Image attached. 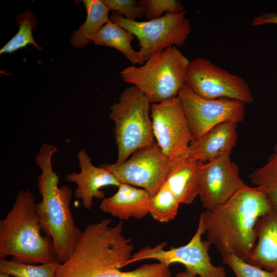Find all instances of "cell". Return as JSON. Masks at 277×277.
<instances>
[{
  "label": "cell",
  "mask_w": 277,
  "mask_h": 277,
  "mask_svg": "<svg viewBox=\"0 0 277 277\" xmlns=\"http://www.w3.org/2000/svg\"><path fill=\"white\" fill-rule=\"evenodd\" d=\"M16 24L19 29L15 35L0 50V53H11L18 49L31 44L36 49L42 50V48L37 44L32 35V30L37 25V19L31 10L22 13L16 17Z\"/></svg>",
  "instance_id": "44dd1931"
},
{
  "label": "cell",
  "mask_w": 277,
  "mask_h": 277,
  "mask_svg": "<svg viewBox=\"0 0 277 277\" xmlns=\"http://www.w3.org/2000/svg\"><path fill=\"white\" fill-rule=\"evenodd\" d=\"M109 10L116 11L127 19L135 21L144 16L143 10L136 0H104Z\"/></svg>",
  "instance_id": "4316f807"
},
{
  "label": "cell",
  "mask_w": 277,
  "mask_h": 277,
  "mask_svg": "<svg viewBox=\"0 0 277 277\" xmlns=\"http://www.w3.org/2000/svg\"><path fill=\"white\" fill-rule=\"evenodd\" d=\"M269 24H277L276 13L269 12L263 13L259 16L255 17L252 21V24L254 26Z\"/></svg>",
  "instance_id": "83f0119b"
},
{
  "label": "cell",
  "mask_w": 277,
  "mask_h": 277,
  "mask_svg": "<svg viewBox=\"0 0 277 277\" xmlns=\"http://www.w3.org/2000/svg\"><path fill=\"white\" fill-rule=\"evenodd\" d=\"M275 153L272 155L271 156L272 157L274 160L277 161V143L275 145L274 147Z\"/></svg>",
  "instance_id": "f546056e"
},
{
  "label": "cell",
  "mask_w": 277,
  "mask_h": 277,
  "mask_svg": "<svg viewBox=\"0 0 277 277\" xmlns=\"http://www.w3.org/2000/svg\"><path fill=\"white\" fill-rule=\"evenodd\" d=\"M176 277H196V276L193 275L188 272L187 271L181 272L178 273L176 275Z\"/></svg>",
  "instance_id": "f1b7e54d"
},
{
  "label": "cell",
  "mask_w": 277,
  "mask_h": 277,
  "mask_svg": "<svg viewBox=\"0 0 277 277\" xmlns=\"http://www.w3.org/2000/svg\"><path fill=\"white\" fill-rule=\"evenodd\" d=\"M106 218L88 225L73 251L59 263L53 277H171L169 267L161 263L147 264L123 271L131 258L134 245L123 234V222L116 225Z\"/></svg>",
  "instance_id": "6da1fadb"
},
{
  "label": "cell",
  "mask_w": 277,
  "mask_h": 277,
  "mask_svg": "<svg viewBox=\"0 0 277 277\" xmlns=\"http://www.w3.org/2000/svg\"><path fill=\"white\" fill-rule=\"evenodd\" d=\"M204 233L205 230L200 218L197 230L187 244L168 250L164 249L166 245L165 242L154 247H143L132 254L127 265L141 260L153 259L168 267L173 263H181L187 271L199 277H226L223 267L211 263L209 254L211 245L207 240H202Z\"/></svg>",
  "instance_id": "9c48e42d"
},
{
  "label": "cell",
  "mask_w": 277,
  "mask_h": 277,
  "mask_svg": "<svg viewBox=\"0 0 277 277\" xmlns=\"http://www.w3.org/2000/svg\"><path fill=\"white\" fill-rule=\"evenodd\" d=\"M87 13L86 19L78 29L73 32L70 40L74 48H82L90 43L89 38L96 34L110 21L109 9L104 0H84Z\"/></svg>",
  "instance_id": "ffe728a7"
},
{
  "label": "cell",
  "mask_w": 277,
  "mask_h": 277,
  "mask_svg": "<svg viewBox=\"0 0 277 277\" xmlns=\"http://www.w3.org/2000/svg\"><path fill=\"white\" fill-rule=\"evenodd\" d=\"M80 172H72L67 175L66 181L77 185L74 196L81 200L83 207L89 210L93 205V199H103L105 193L101 189L104 187H118L121 184L107 169L100 165H93L85 149L77 152Z\"/></svg>",
  "instance_id": "5bb4252c"
},
{
  "label": "cell",
  "mask_w": 277,
  "mask_h": 277,
  "mask_svg": "<svg viewBox=\"0 0 277 277\" xmlns=\"http://www.w3.org/2000/svg\"><path fill=\"white\" fill-rule=\"evenodd\" d=\"M177 96L192 141L200 138L221 123L233 122L238 124L244 119L246 104L244 102L227 98H205L195 94L186 84Z\"/></svg>",
  "instance_id": "30bf717a"
},
{
  "label": "cell",
  "mask_w": 277,
  "mask_h": 277,
  "mask_svg": "<svg viewBox=\"0 0 277 277\" xmlns=\"http://www.w3.org/2000/svg\"><path fill=\"white\" fill-rule=\"evenodd\" d=\"M255 245L246 262L277 272V211L272 209L262 216L255 226Z\"/></svg>",
  "instance_id": "e0dca14e"
},
{
  "label": "cell",
  "mask_w": 277,
  "mask_h": 277,
  "mask_svg": "<svg viewBox=\"0 0 277 277\" xmlns=\"http://www.w3.org/2000/svg\"><path fill=\"white\" fill-rule=\"evenodd\" d=\"M150 107L147 96L134 86L126 88L118 102L110 106L109 118L115 123L118 151L116 163L125 161L134 152L155 141Z\"/></svg>",
  "instance_id": "8992f818"
},
{
  "label": "cell",
  "mask_w": 277,
  "mask_h": 277,
  "mask_svg": "<svg viewBox=\"0 0 277 277\" xmlns=\"http://www.w3.org/2000/svg\"><path fill=\"white\" fill-rule=\"evenodd\" d=\"M134 35L111 21L106 24L94 35L89 38L94 44L113 48L123 53L133 64L143 65L145 62L140 51L134 50L131 46Z\"/></svg>",
  "instance_id": "d6986e66"
},
{
  "label": "cell",
  "mask_w": 277,
  "mask_h": 277,
  "mask_svg": "<svg viewBox=\"0 0 277 277\" xmlns=\"http://www.w3.org/2000/svg\"><path fill=\"white\" fill-rule=\"evenodd\" d=\"M58 262L34 265L0 259V272L14 277H53Z\"/></svg>",
  "instance_id": "cb8c5ba5"
},
{
  "label": "cell",
  "mask_w": 277,
  "mask_h": 277,
  "mask_svg": "<svg viewBox=\"0 0 277 277\" xmlns=\"http://www.w3.org/2000/svg\"><path fill=\"white\" fill-rule=\"evenodd\" d=\"M247 185L241 178L239 166L230 155L202 162L199 196L206 210H212L229 200Z\"/></svg>",
  "instance_id": "4fadbf2b"
},
{
  "label": "cell",
  "mask_w": 277,
  "mask_h": 277,
  "mask_svg": "<svg viewBox=\"0 0 277 277\" xmlns=\"http://www.w3.org/2000/svg\"><path fill=\"white\" fill-rule=\"evenodd\" d=\"M187 11L167 13L158 18L138 22L126 19L116 11L110 21L133 34L138 41L140 50L147 60L152 54L169 47H181L191 32Z\"/></svg>",
  "instance_id": "52a82bcc"
},
{
  "label": "cell",
  "mask_w": 277,
  "mask_h": 277,
  "mask_svg": "<svg viewBox=\"0 0 277 277\" xmlns=\"http://www.w3.org/2000/svg\"><path fill=\"white\" fill-rule=\"evenodd\" d=\"M190 61L176 46H172L151 55L141 66L123 69V81L140 89L151 104L178 95L186 84Z\"/></svg>",
  "instance_id": "5b68a950"
},
{
  "label": "cell",
  "mask_w": 277,
  "mask_h": 277,
  "mask_svg": "<svg viewBox=\"0 0 277 277\" xmlns=\"http://www.w3.org/2000/svg\"><path fill=\"white\" fill-rule=\"evenodd\" d=\"M0 277H10V275L7 274L0 272Z\"/></svg>",
  "instance_id": "4dcf8cb0"
},
{
  "label": "cell",
  "mask_w": 277,
  "mask_h": 277,
  "mask_svg": "<svg viewBox=\"0 0 277 277\" xmlns=\"http://www.w3.org/2000/svg\"><path fill=\"white\" fill-rule=\"evenodd\" d=\"M251 182L267 196L277 211V161L270 156L267 163L250 175Z\"/></svg>",
  "instance_id": "603a6c76"
},
{
  "label": "cell",
  "mask_w": 277,
  "mask_h": 277,
  "mask_svg": "<svg viewBox=\"0 0 277 277\" xmlns=\"http://www.w3.org/2000/svg\"><path fill=\"white\" fill-rule=\"evenodd\" d=\"M154 137L164 154L177 160L187 154L191 133L178 96L151 104Z\"/></svg>",
  "instance_id": "7c38bea8"
},
{
  "label": "cell",
  "mask_w": 277,
  "mask_h": 277,
  "mask_svg": "<svg viewBox=\"0 0 277 277\" xmlns=\"http://www.w3.org/2000/svg\"><path fill=\"white\" fill-rule=\"evenodd\" d=\"M35 202L29 190H19L0 221V259L12 256L13 261L33 265L58 262L52 239L41 235Z\"/></svg>",
  "instance_id": "277c9868"
},
{
  "label": "cell",
  "mask_w": 277,
  "mask_h": 277,
  "mask_svg": "<svg viewBox=\"0 0 277 277\" xmlns=\"http://www.w3.org/2000/svg\"><path fill=\"white\" fill-rule=\"evenodd\" d=\"M180 204L165 182L157 193L151 197L149 214L157 222L167 223L176 216Z\"/></svg>",
  "instance_id": "7402d4cb"
},
{
  "label": "cell",
  "mask_w": 277,
  "mask_h": 277,
  "mask_svg": "<svg viewBox=\"0 0 277 277\" xmlns=\"http://www.w3.org/2000/svg\"><path fill=\"white\" fill-rule=\"evenodd\" d=\"M179 159H169L155 141L134 152L129 159L122 163L101 166L112 173L121 183L141 187L152 197L165 183Z\"/></svg>",
  "instance_id": "ba28073f"
},
{
  "label": "cell",
  "mask_w": 277,
  "mask_h": 277,
  "mask_svg": "<svg viewBox=\"0 0 277 277\" xmlns=\"http://www.w3.org/2000/svg\"><path fill=\"white\" fill-rule=\"evenodd\" d=\"M138 2L148 20L161 17L164 13H176L185 10L180 1L140 0Z\"/></svg>",
  "instance_id": "d4e9b609"
},
{
  "label": "cell",
  "mask_w": 277,
  "mask_h": 277,
  "mask_svg": "<svg viewBox=\"0 0 277 277\" xmlns=\"http://www.w3.org/2000/svg\"><path fill=\"white\" fill-rule=\"evenodd\" d=\"M238 124L221 123L200 138L192 141L187 156L202 162L211 161L223 155H230L237 140Z\"/></svg>",
  "instance_id": "9a60e30c"
},
{
  "label": "cell",
  "mask_w": 277,
  "mask_h": 277,
  "mask_svg": "<svg viewBox=\"0 0 277 277\" xmlns=\"http://www.w3.org/2000/svg\"><path fill=\"white\" fill-rule=\"evenodd\" d=\"M201 163L186 154L175 163L170 171L166 183L180 204L190 205L199 196Z\"/></svg>",
  "instance_id": "ac0fdd59"
},
{
  "label": "cell",
  "mask_w": 277,
  "mask_h": 277,
  "mask_svg": "<svg viewBox=\"0 0 277 277\" xmlns=\"http://www.w3.org/2000/svg\"><path fill=\"white\" fill-rule=\"evenodd\" d=\"M186 84L195 94L207 99L227 98L245 104L254 101V96L244 79L201 57L190 62Z\"/></svg>",
  "instance_id": "8fae6325"
},
{
  "label": "cell",
  "mask_w": 277,
  "mask_h": 277,
  "mask_svg": "<svg viewBox=\"0 0 277 277\" xmlns=\"http://www.w3.org/2000/svg\"><path fill=\"white\" fill-rule=\"evenodd\" d=\"M151 197L143 189L121 183L114 194L102 200L99 208L121 220H128L131 217L141 219L149 214Z\"/></svg>",
  "instance_id": "2e32d148"
},
{
  "label": "cell",
  "mask_w": 277,
  "mask_h": 277,
  "mask_svg": "<svg viewBox=\"0 0 277 277\" xmlns=\"http://www.w3.org/2000/svg\"><path fill=\"white\" fill-rule=\"evenodd\" d=\"M273 209L265 194L258 187L247 186L229 200L200 215L207 240L222 256L233 254L247 260L256 242L258 220Z\"/></svg>",
  "instance_id": "7a4b0ae2"
},
{
  "label": "cell",
  "mask_w": 277,
  "mask_h": 277,
  "mask_svg": "<svg viewBox=\"0 0 277 277\" xmlns=\"http://www.w3.org/2000/svg\"><path fill=\"white\" fill-rule=\"evenodd\" d=\"M56 147L42 145L35 157L41 173L37 177V188L42 200L35 204L42 231L52 239L59 263L70 255L82 231L76 225L71 209L73 195L66 185L58 186L60 176L54 171L52 157Z\"/></svg>",
  "instance_id": "3957f363"
},
{
  "label": "cell",
  "mask_w": 277,
  "mask_h": 277,
  "mask_svg": "<svg viewBox=\"0 0 277 277\" xmlns=\"http://www.w3.org/2000/svg\"><path fill=\"white\" fill-rule=\"evenodd\" d=\"M223 261L232 269L236 277H277V272L251 265L233 254L223 258Z\"/></svg>",
  "instance_id": "484cf974"
}]
</instances>
